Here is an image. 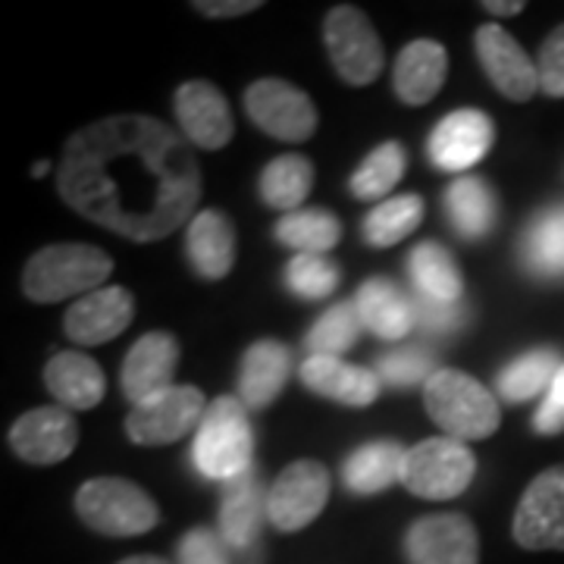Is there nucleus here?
Wrapping results in <instances>:
<instances>
[{
    "label": "nucleus",
    "mask_w": 564,
    "mask_h": 564,
    "mask_svg": "<svg viewBox=\"0 0 564 564\" xmlns=\"http://www.w3.org/2000/svg\"><path fill=\"white\" fill-rule=\"evenodd\" d=\"M423 220V202L417 195H399L373 207L364 220V239L373 248H389L408 239Z\"/></svg>",
    "instance_id": "33"
},
{
    "label": "nucleus",
    "mask_w": 564,
    "mask_h": 564,
    "mask_svg": "<svg viewBox=\"0 0 564 564\" xmlns=\"http://www.w3.org/2000/svg\"><path fill=\"white\" fill-rule=\"evenodd\" d=\"M329 470L321 462L289 464L267 492V518L282 533H295L321 518L329 499Z\"/></svg>",
    "instance_id": "9"
},
{
    "label": "nucleus",
    "mask_w": 564,
    "mask_h": 564,
    "mask_svg": "<svg viewBox=\"0 0 564 564\" xmlns=\"http://www.w3.org/2000/svg\"><path fill=\"white\" fill-rule=\"evenodd\" d=\"M185 254L204 280H223L236 263V229L223 210H202L188 223Z\"/></svg>",
    "instance_id": "21"
},
{
    "label": "nucleus",
    "mask_w": 564,
    "mask_h": 564,
    "mask_svg": "<svg viewBox=\"0 0 564 564\" xmlns=\"http://www.w3.org/2000/svg\"><path fill=\"white\" fill-rule=\"evenodd\" d=\"M180 364V343L170 333H148L129 348L122 364V392L132 404L148 402L173 389V373Z\"/></svg>",
    "instance_id": "16"
},
{
    "label": "nucleus",
    "mask_w": 564,
    "mask_h": 564,
    "mask_svg": "<svg viewBox=\"0 0 564 564\" xmlns=\"http://www.w3.org/2000/svg\"><path fill=\"white\" fill-rule=\"evenodd\" d=\"M477 474L474 452L452 436L423 440L414 448H408L402 467V486L421 499H455L470 486Z\"/></svg>",
    "instance_id": "6"
},
{
    "label": "nucleus",
    "mask_w": 564,
    "mask_h": 564,
    "mask_svg": "<svg viewBox=\"0 0 564 564\" xmlns=\"http://www.w3.org/2000/svg\"><path fill=\"white\" fill-rule=\"evenodd\" d=\"M414 314H417V323L430 333H440V336H448L455 329H462L464 317H467V307L462 302H433L426 295H417L414 292Z\"/></svg>",
    "instance_id": "39"
},
{
    "label": "nucleus",
    "mask_w": 564,
    "mask_h": 564,
    "mask_svg": "<svg viewBox=\"0 0 564 564\" xmlns=\"http://www.w3.org/2000/svg\"><path fill=\"white\" fill-rule=\"evenodd\" d=\"M79 443V423L57 404V408H35L25 411L20 421L10 426V448L29 464H61L73 455Z\"/></svg>",
    "instance_id": "13"
},
{
    "label": "nucleus",
    "mask_w": 564,
    "mask_h": 564,
    "mask_svg": "<svg viewBox=\"0 0 564 564\" xmlns=\"http://www.w3.org/2000/svg\"><path fill=\"white\" fill-rule=\"evenodd\" d=\"M76 511L82 524L104 536H141L161 524V508L154 505V499L141 486L120 477L82 484Z\"/></svg>",
    "instance_id": "5"
},
{
    "label": "nucleus",
    "mask_w": 564,
    "mask_h": 564,
    "mask_svg": "<svg viewBox=\"0 0 564 564\" xmlns=\"http://www.w3.org/2000/svg\"><path fill=\"white\" fill-rule=\"evenodd\" d=\"M113 270V261L95 245H47L25 263L22 289L32 302L54 304L73 295L98 292Z\"/></svg>",
    "instance_id": "2"
},
{
    "label": "nucleus",
    "mask_w": 564,
    "mask_h": 564,
    "mask_svg": "<svg viewBox=\"0 0 564 564\" xmlns=\"http://www.w3.org/2000/svg\"><path fill=\"white\" fill-rule=\"evenodd\" d=\"M411 282L417 295H426L433 302H462L464 295L458 263L436 242H423L411 251Z\"/></svg>",
    "instance_id": "29"
},
{
    "label": "nucleus",
    "mask_w": 564,
    "mask_h": 564,
    "mask_svg": "<svg viewBox=\"0 0 564 564\" xmlns=\"http://www.w3.org/2000/svg\"><path fill=\"white\" fill-rule=\"evenodd\" d=\"M433 373H436V358H433V351H426L421 345H408V348H399V351H389L377 361V377L389 386H395V389L430 383Z\"/></svg>",
    "instance_id": "36"
},
{
    "label": "nucleus",
    "mask_w": 564,
    "mask_h": 564,
    "mask_svg": "<svg viewBox=\"0 0 564 564\" xmlns=\"http://www.w3.org/2000/svg\"><path fill=\"white\" fill-rule=\"evenodd\" d=\"M176 117L182 135L195 148L220 151L232 139V110L210 82H185L176 91Z\"/></svg>",
    "instance_id": "17"
},
{
    "label": "nucleus",
    "mask_w": 564,
    "mask_h": 564,
    "mask_svg": "<svg viewBox=\"0 0 564 564\" xmlns=\"http://www.w3.org/2000/svg\"><path fill=\"white\" fill-rule=\"evenodd\" d=\"M358 314L361 323L380 339H404L411 333V326L417 321L414 302L404 295L402 289L392 280L373 276L358 289Z\"/></svg>",
    "instance_id": "25"
},
{
    "label": "nucleus",
    "mask_w": 564,
    "mask_h": 564,
    "mask_svg": "<svg viewBox=\"0 0 564 564\" xmlns=\"http://www.w3.org/2000/svg\"><path fill=\"white\" fill-rule=\"evenodd\" d=\"M292 370V355L289 348L276 339H261L254 343L242 358V373H239V399L245 408L261 411L282 392Z\"/></svg>",
    "instance_id": "23"
},
{
    "label": "nucleus",
    "mask_w": 564,
    "mask_h": 564,
    "mask_svg": "<svg viewBox=\"0 0 564 564\" xmlns=\"http://www.w3.org/2000/svg\"><path fill=\"white\" fill-rule=\"evenodd\" d=\"M44 383L51 389V395L69 411H88L95 404H101L107 392L104 370L91 361L88 355L79 351H61L54 355L44 367Z\"/></svg>",
    "instance_id": "22"
},
{
    "label": "nucleus",
    "mask_w": 564,
    "mask_h": 564,
    "mask_svg": "<svg viewBox=\"0 0 564 564\" xmlns=\"http://www.w3.org/2000/svg\"><path fill=\"white\" fill-rule=\"evenodd\" d=\"M533 426H536L540 433H545V436L564 430V408H558V404H552L545 399V402L540 404V411H536V417H533Z\"/></svg>",
    "instance_id": "42"
},
{
    "label": "nucleus",
    "mask_w": 564,
    "mask_h": 564,
    "mask_svg": "<svg viewBox=\"0 0 564 564\" xmlns=\"http://www.w3.org/2000/svg\"><path fill=\"white\" fill-rule=\"evenodd\" d=\"M314 188V163L302 154L276 158L261 173V198L273 210L295 214Z\"/></svg>",
    "instance_id": "30"
},
{
    "label": "nucleus",
    "mask_w": 564,
    "mask_h": 564,
    "mask_svg": "<svg viewBox=\"0 0 564 564\" xmlns=\"http://www.w3.org/2000/svg\"><path fill=\"white\" fill-rule=\"evenodd\" d=\"M323 35H326L329 61L348 85H370L383 73L380 35L358 7L343 3L336 10H329Z\"/></svg>",
    "instance_id": "7"
},
{
    "label": "nucleus",
    "mask_w": 564,
    "mask_h": 564,
    "mask_svg": "<svg viewBox=\"0 0 564 564\" xmlns=\"http://www.w3.org/2000/svg\"><path fill=\"white\" fill-rule=\"evenodd\" d=\"M229 552L232 549L223 543L220 533L207 527H195L182 536L180 564H232Z\"/></svg>",
    "instance_id": "38"
},
{
    "label": "nucleus",
    "mask_w": 564,
    "mask_h": 564,
    "mask_svg": "<svg viewBox=\"0 0 564 564\" xmlns=\"http://www.w3.org/2000/svg\"><path fill=\"white\" fill-rule=\"evenodd\" d=\"M135 317V302L122 285H104L73 304L63 317V329L73 343L104 345L117 339Z\"/></svg>",
    "instance_id": "18"
},
{
    "label": "nucleus",
    "mask_w": 564,
    "mask_h": 564,
    "mask_svg": "<svg viewBox=\"0 0 564 564\" xmlns=\"http://www.w3.org/2000/svg\"><path fill=\"white\" fill-rule=\"evenodd\" d=\"M245 110L258 129L280 141H307L317 129V107L292 82H254L245 91Z\"/></svg>",
    "instance_id": "10"
},
{
    "label": "nucleus",
    "mask_w": 564,
    "mask_h": 564,
    "mask_svg": "<svg viewBox=\"0 0 564 564\" xmlns=\"http://www.w3.org/2000/svg\"><path fill=\"white\" fill-rule=\"evenodd\" d=\"M61 198L132 242L176 232L202 202V170L188 141L161 120L120 113L79 129L63 148Z\"/></svg>",
    "instance_id": "1"
},
{
    "label": "nucleus",
    "mask_w": 564,
    "mask_h": 564,
    "mask_svg": "<svg viewBox=\"0 0 564 564\" xmlns=\"http://www.w3.org/2000/svg\"><path fill=\"white\" fill-rule=\"evenodd\" d=\"M540 88L549 98H564V25H558L540 51Z\"/></svg>",
    "instance_id": "40"
},
{
    "label": "nucleus",
    "mask_w": 564,
    "mask_h": 564,
    "mask_svg": "<svg viewBox=\"0 0 564 564\" xmlns=\"http://www.w3.org/2000/svg\"><path fill=\"white\" fill-rule=\"evenodd\" d=\"M404 148L399 141H386L373 154H367L364 163L355 170L351 176V195L361 202H377L386 198L389 188H395L399 180L404 176Z\"/></svg>",
    "instance_id": "34"
},
{
    "label": "nucleus",
    "mask_w": 564,
    "mask_h": 564,
    "mask_svg": "<svg viewBox=\"0 0 564 564\" xmlns=\"http://www.w3.org/2000/svg\"><path fill=\"white\" fill-rule=\"evenodd\" d=\"M423 404L430 417L440 423V430H445V436L458 443L486 440L502 423L496 395L474 377L452 367L436 370L433 380L423 386Z\"/></svg>",
    "instance_id": "3"
},
{
    "label": "nucleus",
    "mask_w": 564,
    "mask_h": 564,
    "mask_svg": "<svg viewBox=\"0 0 564 564\" xmlns=\"http://www.w3.org/2000/svg\"><path fill=\"white\" fill-rule=\"evenodd\" d=\"M263 514H267V496L258 484L254 467L245 470L242 477L223 484L220 505V536L232 552H248L258 543Z\"/></svg>",
    "instance_id": "19"
},
{
    "label": "nucleus",
    "mask_w": 564,
    "mask_h": 564,
    "mask_svg": "<svg viewBox=\"0 0 564 564\" xmlns=\"http://www.w3.org/2000/svg\"><path fill=\"white\" fill-rule=\"evenodd\" d=\"M285 285L302 299H323L339 285V267L323 254H299L285 267Z\"/></svg>",
    "instance_id": "37"
},
{
    "label": "nucleus",
    "mask_w": 564,
    "mask_h": 564,
    "mask_svg": "<svg viewBox=\"0 0 564 564\" xmlns=\"http://www.w3.org/2000/svg\"><path fill=\"white\" fill-rule=\"evenodd\" d=\"M120 564H166L158 555H132V558H122Z\"/></svg>",
    "instance_id": "45"
},
{
    "label": "nucleus",
    "mask_w": 564,
    "mask_h": 564,
    "mask_svg": "<svg viewBox=\"0 0 564 564\" xmlns=\"http://www.w3.org/2000/svg\"><path fill=\"white\" fill-rule=\"evenodd\" d=\"M254 455V433L245 414V404L239 399L223 395L204 411L195 445H192V462L207 480L229 484L251 470Z\"/></svg>",
    "instance_id": "4"
},
{
    "label": "nucleus",
    "mask_w": 564,
    "mask_h": 564,
    "mask_svg": "<svg viewBox=\"0 0 564 564\" xmlns=\"http://www.w3.org/2000/svg\"><path fill=\"white\" fill-rule=\"evenodd\" d=\"M562 370V358L558 351L552 348H536V351H527L524 358L511 361L499 373V392L508 402H527V399H536L540 392H549L555 377Z\"/></svg>",
    "instance_id": "31"
},
{
    "label": "nucleus",
    "mask_w": 564,
    "mask_h": 564,
    "mask_svg": "<svg viewBox=\"0 0 564 564\" xmlns=\"http://www.w3.org/2000/svg\"><path fill=\"white\" fill-rule=\"evenodd\" d=\"M276 239L285 248H295L299 254H323V251H329V248L339 245L343 226H339V220L329 210H323V207L295 210V214H285L276 223Z\"/></svg>",
    "instance_id": "32"
},
{
    "label": "nucleus",
    "mask_w": 564,
    "mask_h": 564,
    "mask_svg": "<svg viewBox=\"0 0 564 564\" xmlns=\"http://www.w3.org/2000/svg\"><path fill=\"white\" fill-rule=\"evenodd\" d=\"M521 261L530 273L545 280L564 276V204L549 207L527 226L521 242Z\"/></svg>",
    "instance_id": "28"
},
{
    "label": "nucleus",
    "mask_w": 564,
    "mask_h": 564,
    "mask_svg": "<svg viewBox=\"0 0 564 564\" xmlns=\"http://www.w3.org/2000/svg\"><path fill=\"white\" fill-rule=\"evenodd\" d=\"M302 383L317 392L323 399L348 404V408H364L377 402L380 395V377L373 370L351 367L339 358H317L311 355L302 364Z\"/></svg>",
    "instance_id": "20"
},
{
    "label": "nucleus",
    "mask_w": 564,
    "mask_h": 564,
    "mask_svg": "<svg viewBox=\"0 0 564 564\" xmlns=\"http://www.w3.org/2000/svg\"><path fill=\"white\" fill-rule=\"evenodd\" d=\"M496 126L484 110L464 107L448 113L430 135V161L445 173H464L489 154Z\"/></svg>",
    "instance_id": "14"
},
{
    "label": "nucleus",
    "mask_w": 564,
    "mask_h": 564,
    "mask_svg": "<svg viewBox=\"0 0 564 564\" xmlns=\"http://www.w3.org/2000/svg\"><path fill=\"white\" fill-rule=\"evenodd\" d=\"M448 73V54L436 41H414L408 44L395 61V95L404 104H430L443 88Z\"/></svg>",
    "instance_id": "24"
},
{
    "label": "nucleus",
    "mask_w": 564,
    "mask_h": 564,
    "mask_svg": "<svg viewBox=\"0 0 564 564\" xmlns=\"http://www.w3.org/2000/svg\"><path fill=\"white\" fill-rule=\"evenodd\" d=\"M545 399L552 404H558V408H564V364L562 370H558V377H555V383H552V389L545 392Z\"/></svg>",
    "instance_id": "44"
},
{
    "label": "nucleus",
    "mask_w": 564,
    "mask_h": 564,
    "mask_svg": "<svg viewBox=\"0 0 564 564\" xmlns=\"http://www.w3.org/2000/svg\"><path fill=\"white\" fill-rule=\"evenodd\" d=\"M404 552L411 564H480V536L464 514H426L408 527Z\"/></svg>",
    "instance_id": "12"
},
{
    "label": "nucleus",
    "mask_w": 564,
    "mask_h": 564,
    "mask_svg": "<svg viewBox=\"0 0 564 564\" xmlns=\"http://www.w3.org/2000/svg\"><path fill=\"white\" fill-rule=\"evenodd\" d=\"M511 530L530 552H564V467H549L527 486Z\"/></svg>",
    "instance_id": "11"
},
{
    "label": "nucleus",
    "mask_w": 564,
    "mask_h": 564,
    "mask_svg": "<svg viewBox=\"0 0 564 564\" xmlns=\"http://www.w3.org/2000/svg\"><path fill=\"white\" fill-rule=\"evenodd\" d=\"M261 7V0H198L195 10H202L207 17H242V13H254Z\"/></svg>",
    "instance_id": "41"
},
{
    "label": "nucleus",
    "mask_w": 564,
    "mask_h": 564,
    "mask_svg": "<svg viewBox=\"0 0 564 564\" xmlns=\"http://www.w3.org/2000/svg\"><path fill=\"white\" fill-rule=\"evenodd\" d=\"M204 411V392L198 386H173L148 402L132 404V414L126 417V433L135 445H170L188 436Z\"/></svg>",
    "instance_id": "8"
},
{
    "label": "nucleus",
    "mask_w": 564,
    "mask_h": 564,
    "mask_svg": "<svg viewBox=\"0 0 564 564\" xmlns=\"http://www.w3.org/2000/svg\"><path fill=\"white\" fill-rule=\"evenodd\" d=\"M44 173H47V163H39V166L32 170V176H44Z\"/></svg>",
    "instance_id": "46"
},
{
    "label": "nucleus",
    "mask_w": 564,
    "mask_h": 564,
    "mask_svg": "<svg viewBox=\"0 0 564 564\" xmlns=\"http://www.w3.org/2000/svg\"><path fill=\"white\" fill-rule=\"evenodd\" d=\"M484 10H489V13H499V17H514V13H521V10H524V3H521V0H508V3L486 0Z\"/></svg>",
    "instance_id": "43"
},
{
    "label": "nucleus",
    "mask_w": 564,
    "mask_h": 564,
    "mask_svg": "<svg viewBox=\"0 0 564 564\" xmlns=\"http://www.w3.org/2000/svg\"><path fill=\"white\" fill-rule=\"evenodd\" d=\"M404 455H408V448L395 440H377V443L361 445L345 462V486L358 496H373L392 484H402Z\"/></svg>",
    "instance_id": "26"
},
{
    "label": "nucleus",
    "mask_w": 564,
    "mask_h": 564,
    "mask_svg": "<svg viewBox=\"0 0 564 564\" xmlns=\"http://www.w3.org/2000/svg\"><path fill=\"white\" fill-rule=\"evenodd\" d=\"M477 54L484 73L508 101H530L540 91V69L502 25L477 29Z\"/></svg>",
    "instance_id": "15"
},
{
    "label": "nucleus",
    "mask_w": 564,
    "mask_h": 564,
    "mask_svg": "<svg viewBox=\"0 0 564 564\" xmlns=\"http://www.w3.org/2000/svg\"><path fill=\"white\" fill-rule=\"evenodd\" d=\"M445 214L464 239H484L496 226V195L484 180L462 176L445 192Z\"/></svg>",
    "instance_id": "27"
},
{
    "label": "nucleus",
    "mask_w": 564,
    "mask_h": 564,
    "mask_svg": "<svg viewBox=\"0 0 564 564\" xmlns=\"http://www.w3.org/2000/svg\"><path fill=\"white\" fill-rule=\"evenodd\" d=\"M361 314L358 304H339L333 311H326L321 321L311 326L307 333V351L317 358H339L345 348H351L358 333H361Z\"/></svg>",
    "instance_id": "35"
}]
</instances>
